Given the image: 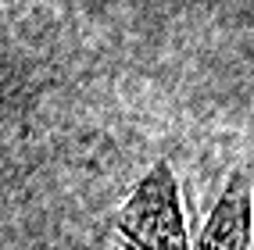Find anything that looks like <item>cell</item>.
Listing matches in <instances>:
<instances>
[{
    "mask_svg": "<svg viewBox=\"0 0 254 250\" xmlns=\"http://www.w3.org/2000/svg\"><path fill=\"white\" fill-rule=\"evenodd\" d=\"M115 232L126 250H190L179 179L168 161H158L136 182V190L115 214Z\"/></svg>",
    "mask_w": 254,
    "mask_h": 250,
    "instance_id": "1",
    "label": "cell"
},
{
    "mask_svg": "<svg viewBox=\"0 0 254 250\" xmlns=\"http://www.w3.org/2000/svg\"><path fill=\"white\" fill-rule=\"evenodd\" d=\"M251 229H254V193L247 175L233 172L193 250H251Z\"/></svg>",
    "mask_w": 254,
    "mask_h": 250,
    "instance_id": "2",
    "label": "cell"
}]
</instances>
